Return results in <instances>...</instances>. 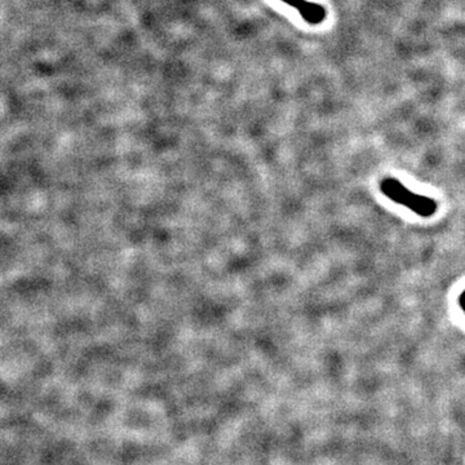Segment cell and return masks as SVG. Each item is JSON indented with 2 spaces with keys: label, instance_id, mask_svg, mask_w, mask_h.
Listing matches in <instances>:
<instances>
[{
  "label": "cell",
  "instance_id": "obj_2",
  "mask_svg": "<svg viewBox=\"0 0 465 465\" xmlns=\"http://www.w3.org/2000/svg\"><path fill=\"white\" fill-rule=\"evenodd\" d=\"M282 1L291 7L296 8L301 17L313 25L320 23L326 18V9L317 3H310L306 0H282Z\"/></svg>",
  "mask_w": 465,
  "mask_h": 465
},
{
  "label": "cell",
  "instance_id": "obj_3",
  "mask_svg": "<svg viewBox=\"0 0 465 465\" xmlns=\"http://www.w3.org/2000/svg\"><path fill=\"white\" fill-rule=\"evenodd\" d=\"M460 306L464 309L465 312V292H463V295L460 296Z\"/></svg>",
  "mask_w": 465,
  "mask_h": 465
},
{
  "label": "cell",
  "instance_id": "obj_1",
  "mask_svg": "<svg viewBox=\"0 0 465 465\" xmlns=\"http://www.w3.org/2000/svg\"><path fill=\"white\" fill-rule=\"evenodd\" d=\"M381 193L393 202L405 206L410 211L415 212L422 218H430L437 212V202L432 198L413 193L402 185L398 180L386 179L380 182Z\"/></svg>",
  "mask_w": 465,
  "mask_h": 465
}]
</instances>
